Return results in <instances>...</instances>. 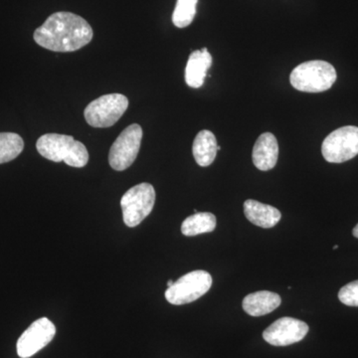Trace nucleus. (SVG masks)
I'll return each mask as SVG.
<instances>
[{
	"label": "nucleus",
	"instance_id": "nucleus-13",
	"mask_svg": "<svg viewBox=\"0 0 358 358\" xmlns=\"http://www.w3.org/2000/svg\"><path fill=\"white\" fill-rule=\"evenodd\" d=\"M244 213L250 222L265 229L274 227L282 218L281 212L275 207L253 199L244 202Z\"/></svg>",
	"mask_w": 358,
	"mask_h": 358
},
{
	"label": "nucleus",
	"instance_id": "nucleus-19",
	"mask_svg": "<svg viewBox=\"0 0 358 358\" xmlns=\"http://www.w3.org/2000/svg\"><path fill=\"white\" fill-rule=\"evenodd\" d=\"M338 299L348 307H358V281L350 282L341 289Z\"/></svg>",
	"mask_w": 358,
	"mask_h": 358
},
{
	"label": "nucleus",
	"instance_id": "nucleus-10",
	"mask_svg": "<svg viewBox=\"0 0 358 358\" xmlns=\"http://www.w3.org/2000/svg\"><path fill=\"white\" fill-rule=\"evenodd\" d=\"M308 326L306 322L293 317H282L265 329L263 338L274 346H288L306 338Z\"/></svg>",
	"mask_w": 358,
	"mask_h": 358
},
{
	"label": "nucleus",
	"instance_id": "nucleus-11",
	"mask_svg": "<svg viewBox=\"0 0 358 358\" xmlns=\"http://www.w3.org/2000/svg\"><path fill=\"white\" fill-rule=\"evenodd\" d=\"M279 157V145L274 134L265 133L259 136L253 148V164L260 171L274 169Z\"/></svg>",
	"mask_w": 358,
	"mask_h": 358
},
{
	"label": "nucleus",
	"instance_id": "nucleus-7",
	"mask_svg": "<svg viewBox=\"0 0 358 358\" xmlns=\"http://www.w3.org/2000/svg\"><path fill=\"white\" fill-rule=\"evenodd\" d=\"M324 159L331 164H341L358 155V128L346 126L329 134L322 145Z\"/></svg>",
	"mask_w": 358,
	"mask_h": 358
},
{
	"label": "nucleus",
	"instance_id": "nucleus-18",
	"mask_svg": "<svg viewBox=\"0 0 358 358\" xmlns=\"http://www.w3.org/2000/svg\"><path fill=\"white\" fill-rule=\"evenodd\" d=\"M199 0H178L173 14V24L178 28L187 27L192 24L196 14Z\"/></svg>",
	"mask_w": 358,
	"mask_h": 358
},
{
	"label": "nucleus",
	"instance_id": "nucleus-2",
	"mask_svg": "<svg viewBox=\"0 0 358 358\" xmlns=\"http://www.w3.org/2000/svg\"><path fill=\"white\" fill-rule=\"evenodd\" d=\"M36 148L45 159L64 162L67 166L81 169L89 162V152L81 141L66 134H46L40 136Z\"/></svg>",
	"mask_w": 358,
	"mask_h": 358
},
{
	"label": "nucleus",
	"instance_id": "nucleus-21",
	"mask_svg": "<svg viewBox=\"0 0 358 358\" xmlns=\"http://www.w3.org/2000/svg\"><path fill=\"white\" fill-rule=\"evenodd\" d=\"M173 282H174L173 281V280H169V282H167V287H171V286H173Z\"/></svg>",
	"mask_w": 358,
	"mask_h": 358
},
{
	"label": "nucleus",
	"instance_id": "nucleus-6",
	"mask_svg": "<svg viewBox=\"0 0 358 358\" xmlns=\"http://www.w3.org/2000/svg\"><path fill=\"white\" fill-rule=\"evenodd\" d=\"M212 277L206 271L188 273L174 282L166 292V299L171 305L181 306L199 300L210 289Z\"/></svg>",
	"mask_w": 358,
	"mask_h": 358
},
{
	"label": "nucleus",
	"instance_id": "nucleus-14",
	"mask_svg": "<svg viewBox=\"0 0 358 358\" xmlns=\"http://www.w3.org/2000/svg\"><path fill=\"white\" fill-rule=\"evenodd\" d=\"M281 296L268 291L256 292L245 296L243 310L251 317H262L274 312L281 305Z\"/></svg>",
	"mask_w": 358,
	"mask_h": 358
},
{
	"label": "nucleus",
	"instance_id": "nucleus-5",
	"mask_svg": "<svg viewBox=\"0 0 358 358\" xmlns=\"http://www.w3.org/2000/svg\"><path fill=\"white\" fill-rule=\"evenodd\" d=\"M155 190L150 183H140L124 193L121 199L122 218L128 227L140 225L154 209Z\"/></svg>",
	"mask_w": 358,
	"mask_h": 358
},
{
	"label": "nucleus",
	"instance_id": "nucleus-20",
	"mask_svg": "<svg viewBox=\"0 0 358 358\" xmlns=\"http://www.w3.org/2000/svg\"><path fill=\"white\" fill-rule=\"evenodd\" d=\"M352 234H353V236H355V238H357V239H358V223H357V225L355 226V228H353Z\"/></svg>",
	"mask_w": 358,
	"mask_h": 358
},
{
	"label": "nucleus",
	"instance_id": "nucleus-16",
	"mask_svg": "<svg viewBox=\"0 0 358 358\" xmlns=\"http://www.w3.org/2000/svg\"><path fill=\"white\" fill-rule=\"evenodd\" d=\"M216 228V217L209 212H197L183 221L181 232L185 236L192 237L203 233H210Z\"/></svg>",
	"mask_w": 358,
	"mask_h": 358
},
{
	"label": "nucleus",
	"instance_id": "nucleus-15",
	"mask_svg": "<svg viewBox=\"0 0 358 358\" xmlns=\"http://www.w3.org/2000/svg\"><path fill=\"white\" fill-rule=\"evenodd\" d=\"M217 141L212 131H199L192 145L193 157L197 164L202 167L210 166L217 155Z\"/></svg>",
	"mask_w": 358,
	"mask_h": 358
},
{
	"label": "nucleus",
	"instance_id": "nucleus-4",
	"mask_svg": "<svg viewBox=\"0 0 358 358\" xmlns=\"http://www.w3.org/2000/svg\"><path fill=\"white\" fill-rule=\"evenodd\" d=\"M129 108V100L122 94H108L96 99L85 109V120L94 128H110Z\"/></svg>",
	"mask_w": 358,
	"mask_h": 358
},
{
	"label": "nucleus",
	"instance_id": "nucleus-17",
	"mask_svg": "<svg viewBox=\"0 0 358 358\" xmlns=\"http://www.w3.org/2000/svg\"><path fill=\"white\" fill-rule=\"evenodd\" d=\"M24 141L20 134L0 133V164L15 159L22 152Z\"/></svg>",
	"mask_w": 358,
	"mask_h": 358
},
{
	"label": "nucleus",
	"instance_id": "nucleus-22",
	"mask_svg": "<svg viewBox=\"0 0 358 358\" xmlns=\"http://www.w3.org/2000/svg\"><path fill=\"white\" fill-rule=\"evenodd\" d=\"M338 245H336V246H334V250H336V249H338Z\"/></svg>",
	"mask_w": 358,
	"mask_h": 358
},
{
	"label": "nucleus",
	"instance_id": "nucleus-9",
	"mask_svg": "<svg viewBox=\"0 0 358 358\" xmlns=\"http://www.w3.org/2000/svg\"><path fill=\"white\" fill-rule=\"evenodd\" d=\"M56 334V327L47 317L35 320L21 334L17 341V355L21 358H29L49 345Z\"/></svg>",
	"mask_w": 358,
	"mask_h": 358
},
{
	"label": "nucleus",
	"instance_id": "nucleus-3",
	"mask_svg": "<svg viewBox=\"0 0 358 358\" xmlns=\"http://www.w3.org/2000/svg\"><path fill=\"white\" fill-rule=\"evenodd\" d=\"M336 71L326 61L313 60L301 63L292 71L289 82L294 89L306 93H322L333 87Z\"/></svg>",
	"mask_w": 358,
	"mask_h": 358
},
{
	"label": "nucleus",
	"instance_id": "nucleus-8",
	"mask_svg": "<svg viewBox=\"0 0 358 358\" xmlns=\"http://www.w3.org/2000/svg\"><path fill=\"white\" fill-rule=\"evenodd\" d=\"M143 129L140 124H133L124 129L110 150L109 164L115 171H122L134 164L140 152Z\"/></svg>",
	"mask_w": 358,
	"mask_h": 358
},
{
	"label": "nucleus",
	"instance_id": "nucleus-1",
	"mask_svg": "<svg viewBox=\"0 0 358 358\" xmlns=\"http://www.w3.org/2000/svg\"><path fill=\"white\" fill-rule=\"evenodd\" d=\"M91 25L77 14L56 13L35 30V42L47 50L74 52L83 48L93 39Z\"/></svg>",
	"mask_w": 358,
	"mask_h": 358
},
{
	"label": "nucleus",
	"instance_id": "nucleus-12",
	"mask_svg": "<svg viewBox=\"0 0 358 358\" xmlns=\"http://www.w3.org/2000/svg\"><path fill=\"white\" fill-rule=\"evenodd\" d=\"M212 65V56L207 48L193 51L185 68V82L192 88H200Z\"/></svg>",
	"mask_w": 358,
	"mask_h": 358
}]
</instances>
